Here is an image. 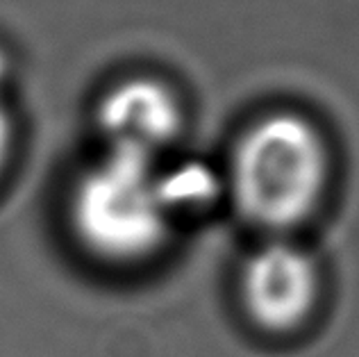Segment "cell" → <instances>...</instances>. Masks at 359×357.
<instances>
[{"mask_svg": "<svg viewBox=\"0 0 359 357\" xmlns=\"http://www.w3.org/2000/svg\"><path fill=\"white\" fill-rule=\"evenodd\" d=\"M318 269L302 248L273 239L252 250L241 267L239 298L245 316L264 332H294L314 312Z\"/></svg>", "mask_w": 359, "mask_h": 357, "instance_id": "3957f363", "label": "cell"}, {"mask_svg": "<svg viewBox=\"0 0 359 357\" xmlns=\"http://www.w3.org/2000/svg\"><path fill=\"white\" fill-rule=\"evenodd\" d=\"M223 189L225 182L221 175H216L210 166L201 162H187L159 171V191L173 221L180 216L210 210Z\"/></svg>", "mask_w": 359, "mask_h": 357, "instance_id": "5b68a950", "label": "cell"}, {"mask_svg": "<svg viewBox=\"0 0 359 357\" xmlns=\"http://www.w3.org/2000/svg\"><path fill=\"white\" fill-rule=\"evenodd\" d=\"M182 105L162 80L135 75L109 87L96 107V126L107 150L146 159L171 146L182 130Z\"/></svg>", "mask_w": 359, "mask_h": 357, "instance_id": "277c9868", "label": "cell"}, {"mask_svg": "<svg viewBox=\"0 0 359 357\" xmlns=\"http://www.w3.org/2000/svg\"><path fill=\"white\" fill-rule=\"evenodd\" d=\"M327 177V146L314 123L298 112H271L234 144L225 191L250 225L285 232L316 212Z\"/></svg>", "mask_w": 359, "mask_h": 357, "instance_id": "6da1fadb", "label": "cell"}, {"mask_svg": "<svg viewBox=\"0 0 359 357\" xmlns=\"http://www.w3.org/2000/svg\"><path fill=\"white\" fill-rule=\"evenodd\" d=\"M12 137H14L12 116H9V109L5 107V100H3V91H0V171H3V166L9 157Z\"/></svg>", "mask_w": 359, "mask_h": 357, "instance_id": "8992f818", "label": "cell"}, {"mask_svg": "<svg viewBox=\"0 0 359 357\" xmlns=\"http://www.w3.org/2000/svg\"><path fill=\"white\" fill-rule=\"evenodd\" d=\"M7 73H9V62L5 58V53L0 50V91H3V84L7 80Z\"/></svg>", "mask_w": 359, "mask_h": 357, "instance_id": "52a82bcc", "label": "cell"}, {"mask_svg": "<svg viewBox=\"0 0 359 357\" xmlns=\"http://www.w3.org/2000/svg\"><path fill=\"white\" fill-rule=\"evenodd\" d=\"M66 214L78 246L116 267L157 255L175 223L153 159L107 148L78 175Z\"/></svg>", "mask_w": 359, "mask_h": 357, "instance_id": "7a4b0ae2", "label": "cell"}]
</instances>
